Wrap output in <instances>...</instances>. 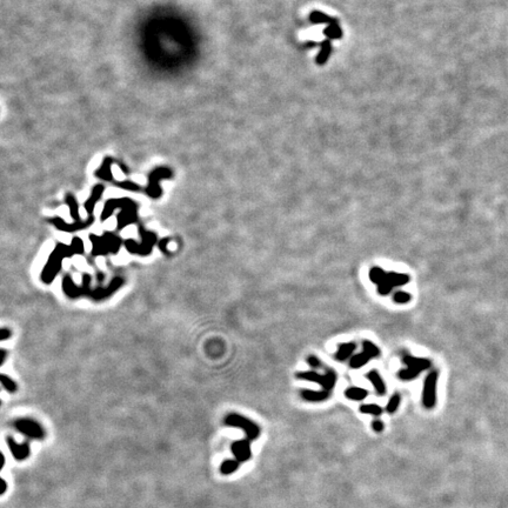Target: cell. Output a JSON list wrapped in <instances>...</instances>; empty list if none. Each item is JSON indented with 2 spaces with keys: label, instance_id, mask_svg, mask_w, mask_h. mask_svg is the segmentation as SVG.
Returning <instances> with one entry per match:
<instances>
[{
  "label": "cell",
  "instance_id": "cell-1",
  "mask_svg": "<svg viewBox=\"0 0 508 508\" xmlns=\"http://www.w3.org/2000/svg\"><path fill=\"white\" fill-rule=\"evenodd\" d=\"M123 283H124L123 279L117 278L116 280L112 281V284L107 287V288L96 289V291H90L89 289L90 275L86 274L84 277V287L74 286L73 280L71 279V277H68L67 275V277L64 278L63 288H64V291H65L66 294H67L68 296H71V298H78V296H80V295H89L92 299H96V300H99V299H104V298H107V296H110L112 293H114V291H117V289L123 285Z\"/></svg>",
  "mask_w": 508,
  "mask_h": 508
},
{
  "label": "cell",
  "instance_id": "cell-2",
  "mask_svg": "<svg viewBox=\"0 0 508 508\" xmlns=\"http://www.w3.org/2000/svg\"><path fill=\"white\" fill-rule=\"evenodd\" d=\"M73 254L75 253L71 245L69 246H66L64 244L57 245V247L51 253L50 258H48L46 265H45L44 270L41 272V280L45 284L52 283L54 278L57 277V274L59 273V271L62 270L63 260L65 258H69Z\"/></svg>",
  "mask_w": 508,
  "mask_h": 508
},
{
  "label": "cell",
  "instance_id": "cell-3",
  "mask_svg": "<svg viewBox=\"0 0 508 508\" xmlns=\"http://www.w3.org/2000/svg\"><path fill=\"white\" fill-rule=\"evenodd\" d=\"M91 241L93 244V255H105L106 253H116L119 250L122 240L112 233H105L104 237H96L91 234Z\"/></svg>",
  "mask_w": 508,
  "mask_h": 508
},
{
  "label": "cell",
  "instance_id": "cell-4",
  "mask_svg": "<svg viewBox=\"0 0 508 508\" xmlns=\"http://www.w3.org/2000/svg\"><path fill=\"white\" fill-rule=\"evenodd\" d=\"M402 362H404L405 365H407V368L399 372V378L405 381L415 379L421 372L428 370L432 364L428 359L416 358V356L412 355L404 356V358H402Z\"/></svg>",
  "mask_w": 508,
  "mask_h": 508
},
{
  "label": "cell",
  "instance_id": "cell-5",
  "mask_svg": "<svg viewBox=\"0 0 508 508\" xmlns=\"http://www.w3.org/2000/svg\"><path fill=\"white\" fill-rule=\"evenodd\" d=\"M173 177V172L171 168L165 167H156L148 175V184L146 187V193L148 196L152 199H159L162 195V190L160 186V181L164 179H169Z\"/></svg>",
  "mask_w": 508,
  "mask_h": 508
},
{
  "label": "cell",
  "instance_id": "cell-6",
  "mask_svg": "<svg viewBox=\"0 0 508 508\" xmlns=\"http://www.w3.org/2000/svg\"><path fill=\"white\" fill-rule=\"evenodd\" d=\"M225 425L232 426V427H238L241 428L246 433V437L249 440H255L258 439L260 435V427L256 425L255 422H253L252 420L245 418V416L239 415V414L231 413L226 416Z\"/></svg>",
  "mask_w": 508,
  "mask_h": 508
},
{
  "label": "cell",
  "instance_id": "cell-7",
  "mask_svg": "<svg viewBox=\"0 0 508 508\" xmlns=\"http://www.w3.org/2000/svg\"><path fill=\"white\" fill-rule=\"evenodd\" d=\"M296 378L301 380H307L319 383V385L322 386L325 391L328 392H331L334 388L335 382H337V374L333 371H327L323 376L317 373V372H300V373H296Z\"/></svg>",
  "mask_w": 508,
  "mask_h": 508
},
{
  "label": "cell",
  "instance_id": "cell-8",
  "mask_svg": "<svg viewBox=\"0 0 508 508\" xmlns=\"http://www.w3.org/2000/svg\"><path fill=\"white\" fill-rule=\"evenodd\" d=\"M437 383H438V372H431L426 377L423 382L422 391V405L427 410H432L437 404Z\"/></svg>",
  "mask_w": 508,
  "mask_h": 508
},
{
  "label": "cell",
  "instance_id": "cell-9",
  "mask_svg": "<svg viewBox=\"0 0 508 508\" xmlns=\"http://www.w3.org/2000/svg\"><path fill=\"white\" fill-rule=\"evenodd\" d=\"M14 428L30 439H44L45 429L40 423L32 419H19L13 423Z\"/></svg>",
  "mask_w": 508,
  "mask_h": 508
},
{
  "label": "cell",
  "instance_id": "cell-10",
  "mask_svg": "<svg viewBox=\"0 0 508 508\" xmlns=\"http://www.w3.org/2000/svg\"><path fill=\"white\" fill-rule=\"evenodd\" d=\"M410 275L405 273H397V272H388L385 280L378 285V292L381 295H387L392 292L394 287L407 285L410 283Z\"/></svg>",
  "mask_w": 508,
  "mask_h": 508
},
{
  "label": "cell",
  "instance_id": "cell-11",
  "mask_svg": "<svg viewBox=\"0 0 508 508\" xmlns=\"http://www.w3.org/2000/svg\"><path fill=\"white\" fill-rule=\"evenodd\" d=\"M56 228H58L59 231L67 232V233H73L77 231H81V229H85L90 227L93 222H95V217L89 216V219L85 220V222H74L73 223H67L65 222L60 217H54L52 219L48 220Z\"/></svg>",
  "mask_w": 508,
  "mask_h": 508
},
{
  "label": "cell",
  "instance_id": "cell-12",
  "mask_svg": "<svg viewBox=\"0 0 508 508\" xmlns=\"http://www.w3.org/2000/svg\"><path fill=\"white\" fill-rule=\"evenodd\" d=\"M139 205L135 202L134 200H132V199L129 198H120V199H110V200L106 201L105 206H104V210H102L101 212V222H105V220H107L108 218H110L112 216V213H113L114 211L117 210V208H120V210H126V208H131V207H138Z\"/></svg>",
  "mask_w": 508,
  "mask_h": 508
},
{
  "label": "cell",
  "instance_id": "cell-13",
  "mask_svg": "<svg viewBox=\"0 0 508 508\" xmlns=\"http://www.w3.org/2000/svg\"><path fill=\"white\" fill-rule=\"evenodd\" d=\"M232 453L234 455V459L237 461L243 464V462L249 461L252 456V450H251V440L243 439L234 441L232 444Z\"/></svg>",
  "mask_w": 508,
  "mask_h": 508
},
{
  "label": "cell",
  "instance_id": "cell-14",
  "mask_svg": "<svg viewBox=\"0 0 508 508\" xmlns=\"http://www.w3.org/2000/svg\"><path fill=\"white\" fill-rule=\"evenodd\" d=\"M7 444H8V448L11 449L12 455H13V458L18 461L25 460V459L29 458L30 454H31V448H30V444L27 443V441L25 444H19L16 440L13 439V438L8 437Z\"/></svg>",
  "mask_w": 508,
  "mask_h": 508
},
{
  "label": "cell",
  "instance_id": "cell-15",
  "mask_svg": "<svg viewBox=\"0 0 508 508\" xmlns=\"http://www.w3.org/2000/svg\"><path fill=\"white\" fill-rule=\"evenodd\" d=\"M104 192H105V186L101 185V184H96L95 186H93L90 198L87 199L84 204L85 211L89 213V216H93V211H95V205L98 204L99 200H100L102 193Z\"/></svg>",
  "mask_w": 508,
  "mask_h": 508
},
{
  "label": "cell",
  "instance_id": "cell-16",
  "mask_svg": "<svg viewBox=\"0 0 508 508\" xmlns=\"http://www.w3.org/2000/svg\"><path fill=\"white\" fill-rule=\"evenodd\" d=\"M138 207H131L123 210L118 214V229H123L129 223L137 222L138 220Z\"/></svg>",
  "mask_w": 508,
  "mask_h": 508
},
{
  "label": "cell",
  "instance_id": "cell-17",
  "mask_svg": "<svg viewBox=\"0 0 508 508\" xmlns=\"http://www.w3.org/2000/svg\"><path fill=\"white\" fill-rule=\"evenodd\" d=\"M118 162H119L118 160L111 158V157H106V158L104 159V161H102V164L100 165V167L96 169L95 177H98L99 179L113 183L114 178H113V174H112L111 167H112V165L118 164Z\"/></svg>",
  "mask_w": 508,
  "mask_h": 508
},
{
  "label": "cell",
  "instance_id": "cell-18",
  "mask_svg": "<svg viewBox=\"0 0 508 508\" xmlns=\"http://www.w3.org/2000/svg\"><path fill=\"white\" fill-rule=\"evenodd\" d=\"M366 378H367V379L372 382V385L374 386V389H376L377 394L379 395V397H383V395L386 394V392H387L386 383L383 382L382 378L380 377L379 372L376 370H372L368 372L367 374H366Z\"/></svg>",
  "mask_w": 508,
  "mask_h": 508
},
{
  "label": "cell",
  "instance_id": "cell-19",
  "mask_svg": "<svg viewBox=\"0 0 508 508\" xmlns=\"http://www.w3.org/2000/svg\"><path fill=\"white\" fill-rule=\"evenodd\" d=\"M302 399H305L306 401H312V402H319V401H325L331 397L328 391H311V389H304L301 392Z\"/></svg>",
  "mask_w": 508,
  "mask_h": 508
},
{
  "label": "cell",
  "instance_id": "cell-20",
  "mask_svg": "<svg viewBox=\"0 0 508 508\" xmlns=\"http://www.w3.org/2000/svg\"><path fill=\"white\" fill-rule=\"evenodd\" d=\"M356 349V345L354 343H346V344H340L338 347L337 353H335L334 358L339 360V361H344V360L349 359L353 352H354Z\"/></svg>",
  "mask_w": 508,
  "mask_h": 508
},
{
  "label": "cell",
  "instance_id": "cell-21",
  "mask_svg": "<svg viewBox=\"0 0 508 508\" xmlns=\"http://www.w3.org/2000/svg\"><path fill=\"white\" fill-rule=\"evenodd\" d=\"M65 202H66V205L69 207V214H71V217L73 218L74 222H80L79 205H78V201L75 200L74 195L72 194V193H66Z\"/></svg>",
  "mask_w": 508,
  "mask_h": 508
},
{
  "label": "cell",
  "instance_id": "cell-22",
  "mask_svg": "<svg viewBox=\"0 0 508 508\" xmlns=\"http://www.w3.org/2000/svg\"><path fill=\"white\" fill-rule=\"evenodd\" d=\"M345 397L353 401H361L368 397V391L360 387H349L345 391Z\"/></svg>",
  "mask_w": 508,
  "mask_h": 508
},
{
  "label": "cell",
  "instance_id": "cell-23",
  "mask_svg": "<svg viewBox=\"0 0 508 508\" xmlns=\"http://www.w3.org/2000/svg\"><path fill=\"white\" fill-rule=\"evenodd\" d=\"M371 359H372L371 356L368 355L366 352L359 353V354H356L350 358L349 366L352 368H354V370H358V368H361L362 366H365L366 364H367Z\"/></svg>",
  "mask_w": 508,
  "mask_h": 508
},
{
  "label": "cell",
  "instance_id": "cell-24",
  "mask_svg": "<svg viewBox=\"0 0 508 508\" xmlns=\"http://www.w3.org/2000/svg\"><path fill=\"white\" fill-rule=\"evenodd\" d=\"M240 462L235 460V459H231V460H225L220 466V472L223 476H228V474L234 473L235 471L238 470Z\"/></svg>",
  "mask_w": 508,
  "mask_h": 508
},
{
  "label": "cell",
  "instance_id": "cell-25",
  "mask_svg": "<svg viewBox=\"0 0 508 508\" xmlns=\"http://www.w3.org/2000/svg\"><path fill=\"white\" fill-rule=\"evenodd\" d=\"M360 412L364 414H371L373 416H380L382 414V408L377 404H365L360 406Z\"/></svg>",
  "mask_w": 508,
  "mask_h": 508
},
{
  "label": "cell",
  "instance_id": "cell-26",
  "mask_svg": "<svg viewBox=\"0 0 508 508\" xmlns=\"http://www.w3.org/2000/svg\"><path fill=\"white\" fill-rule=\"evenodd\" d=\"M386 275V272L380 267H373L371 268L370 271V279L372 283L376 284V285H379V284L382 283V281L385 280Z\"/></svg>",
  "mask_w": 508,
  "mask_h": 508
},
{
  "label": "cell",
  "instance_id": "cell-27",
  "mask_svg": "<svg viewBox=\"0 0 508 508\" xmlns=\"http://www.w3.org/2000/svg\"><path fill=\"white\" fill-rule=\"evenodd\" d=\"M400 401H401L400 394H398V393H394V394L392 395V398L389 399L388 404H387L386 412L389 413V414H393V413L397 412L398 408H399V405H400Z\"/></svg>",
  "mask_w": 508,
  "mask_h": 508
},
{
  "label": "cell",
  "instance_id": "cell-28",
  "mask_svg": "<svg viewBox=\"0 0 508 508\" xmlns=\"http://www.w3.org/2000/svg\"><path fill=\"white\" fill-rule=\"evenodd\" d=\"M0 381H1V385H2V387H4V388H5L6 391H7V392L13 393V392H16V391H17L18 387H17L16 381L12 380L11 378L6 376V374H1V376H0Z\"/></svg>",
  "mask_w": 508,
  "mask_h": 508
},
{
  "label": "cell",
  "instance_id": "cell-29",
  "mask_svg": "<svg viewBox=\"0 0 508 508\" xmlns=\"http://www.w3.org/2000/svg\"><path fill=\"white\" fill-rule=\"evenodd\" d=\"M362 349H364V352L367 353L371 358H377V356L380 355V349L371 341H364L362 343Z\"/></svg>",
  "mask_w": 508,
  "mask_h": 508
},
{
  "label": "cell",
  "instance_id": "cell-30",
  "mask_svg": "<svg viewBox=\"0 0 508 508\" xmlns=\"http://www.w3.org/2000/svg\"><path fill=\"white\" fill-rule=\"evenodd\" d=\"M117 186L120 187L122 190H129V192H140L141 190V187L137 183H133L131 180L120 181V183H117Z\"/></svg>",
  "mask_w": 508,
  "mask_h": 508
},
{
  "label": "cell",
  "instance_id": "cell-31",
  "mask_svg": "<svg viewBox=\"0 0 508 508\" xmlns=\"http://www.w3.org/2000/svg\"><path fill=\"white\" fill-rule=\"evenodd\" d=\"M412 299V295L410 293L404 292V291H398L394 293L393 295V300H394L397 304H407V302L411 301Z\"/></svg>",
  "mask_w": 508,
  "mask_h": 508
},
{
  "label": "cell",
  "instance_id": "cell-32",
  "mask_svg": "<svg viewBox=\"0 0 508 508\" xmlns=\"http://www.w3.org/2000/svg\"><path fill=\"white\" fill-rule=\"evenodd\" d=\"M71 246H72V249H73L75 254L84 253V243L80 238H73Z\"/></svg>",
  "mask_w": 508,
  "mask_h": 508
},
{
  "label": "cell",
  "instance_id": "cell-33",
  "mask_svg": "<svg viewBox=\"0 0 508 508\" xmlns=\"http://www.w3.org/2000/svg\"><path fill=\"white\" fill-rule=\"evenodd\" d=\"M306 360H307V364L310 365L312 368H319L320 365H321L320 360L318 359L316 355H308Z\"/></svg>",
  "mask_w": 508,
  "mask_h": 508
},
{
  "label": "cell",
  "instance_id": "cell-34",
  "mask_svg": "<svg viewBox=\"0 0 508 508\" xmlns=\"http://www.w3.org/2000/svg\"><path fill=\"white\" fill-rule=\"evenodd\" d=\"M372 428H373L374 432H377V433H381V432L385 429V425H383V422L381 421V420H373L372 421Z\"/></svg>",
  "mask_w": 508,
  "mask_h": 508
},
{
  "label": "cell",
  "instance_id": "cell-35",
  "mask_svg": "<svg viewBox=\"0 0 508 508\" xmlns=\"http://www.w3.org/2000/svg\"><path fill=\"white\" fill-rule=\"evenodd\" d=\"M11 335H12V332L10 331V329L2 328L1 333H0V339H1L2 341H5V340H7V339H10Z\"/></svg>",
  "mask_w": 508,
  "mask_h": 508
},
{
  "label": "cell",
  "instance_id": "cell-36",
  "mask_svg": "<svg viewBox=\"0 0 508 508\" xmlns=\"http://www.w3.org/2000/svg\"><path fill=\"white\" fill-rule=\"evenodd\" d=\"M6 354H7V353H6V350H5V349H1V350H0V355H1V361H0V364H1V365L4 364V362H5Z\"/></svg>",
  "mask_w": 508,
  "mask_h": 508
},
{
  "label": "cell",
  "instance_id": "cell-37",
  "mask_svg": "<svg viewBox=\"0 0 508 508\" xmlns=\"http://www.w3.org/2000/svg\"><path fill=\"white\" fill-rule=\"evenodd\" d=\"M1 483H2V488H1V494H4V493L6 492V481L4 479H1Z\"/></svg>",
  "mask_w": 508,
  "mask_h": 508
}]
</instances>
